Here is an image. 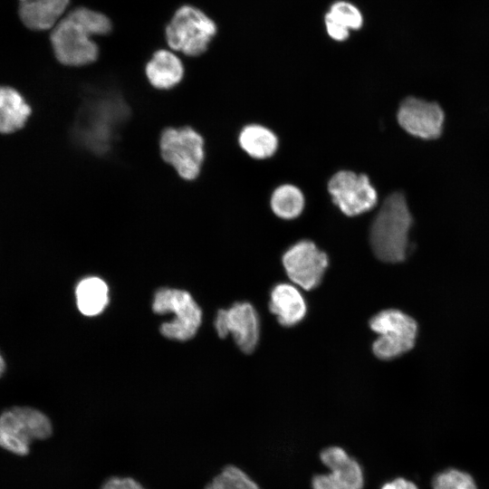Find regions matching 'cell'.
Returning <instances> with one entry per match:
<instances>
[{
	"label": "cell",
	"mask_w": 489,
	"mask_h": 489,
	"mask_svg": "<svg viewBox=\"0 0 489 489\" xmlns=\"http://www.w3.org/2000/svg\"><path fill=\"white\" fill-rule=\"evenodd\" d=\"M111 29L110 19L87 7H77L52 29L50 40L56 59L63 65L80 67L95 62L99 47L92 36L104 35Z\"/></svg>",
	"instance_id": "6da1fadb"
},
{
	"label": "cell",
	"mask_w": 489,
	"mask_h": 489,
	"mask_svg": "<svg viewBox=\"0 0 489 489\" xmlns=\"http://www.w3.org/2000/svg\"><path fill=\"white\" fill-rule=\"evenodd\" d=\"M413 218L405 196L390 194L383 201L369 229V243L375 256L385 263H399L409 249Z\"/></svg>",
	"instance_id": "7a4b0ae2"
},
{
	"label": "cell",
	"mask_w": 489,
	"mask_h": 489,
	"mask_svg": "<svg viewBox=\"0 0 489 489\" xmlns=\"http://www.w3.org/2000/svg\"><path fill=\"white\" fill-rule=\"evenodd\" d=\"M53 432L51 419L30 407H14L0 414V448L16 456H25L37 441Z\"/></svg>",
	"instance_id": "3957f363"
},
{
	"label": "cell",
	"mask_w": 489,
	"mask_h": 489,
	"mask_svg": "<svg viewBox=\"0 0 489 489\" xmlns=\"http://www.w3.org/2000/svg\"><path fill=\"white\" fill-rule=\"evenodd\" d=\"M216 23L202 10L193 5L180 6L165 30L168 47L187 56L204 53L216 34Z\"/></svg>",
	"instance_id": "277c9868"
},
{
	"label": "cell",
	"mask_w": 489,
	"mask_h": 489,
	"mask_svg": "<svg viewBox=\"0 0 489 489\" xmlns=\"http://www.w3.org/2000/svg\"><path fill=\"white\" fill-rule=\"evenodd\" d=\"M158 146L162 159L181 178L191 181L199 176L205 160V140L194 128L183 126L164 129Z\"/></svg>",
	"instance_id": "5b68a950"
},
{
	"label": "cell",
	"mask_w": 489,
	"mask_h": 489,
	"mask_svg": "<svg viewBox=\"0 0 489 489\" xmlns=\"http://www.w3.org/2000/svg\"><path fill=\"white\" fill-rule=\"evenodd\" d=\"M369 327L379 335L372 344V350L380 360L395 359L415 346L417 322L399 310L379 312L370 319Z\"/></svg>",
	"instance_id": "8992f818"
},
{
	"label": "cell",
	"mask_w": 489,
	"mask_h": 489,
	"mask_svg": "<svg viewBox=\"0 0 489 489\" xmlns=\"http://www.w3.org/2000/svg\"><path fill=\"white\" fill-rule=\"evenodd\" d=\"M154 312H173L175 319L162 323L161 333L172 340H187L195 336L202 319V312L189 292L177 289L162 288L156 293L152 303Z\"/></svg>",
	"instance_id": "52a82bcc"
},
{
	"label": "cell",
	"mask_w": 489,
	"mask_h": 489,
	"mask_svg": "<svg viewBox=\"0 0 489 489\" xmlns=\"http://www.w3.org/2000/svg\"><path fill=\"white\" fill-rule=\"evenodd\" d=\"M332 202L346 216H355L371 210L378 194L369 177L350 170L336 172L329 180Z\"/></svg>",
	"instance_id": "ba28073f"
},
{
	"label": "cell",
	"mask_w": 489,
	"mask_h": 489,
	"mask_svg": "<svg viewBox=\"0 0 489 489\" xmlns=\"http://www.w3.org/2000/svg\"><path fill=\"white\" fill-rule=\"evenodd\" d=\"M321 462L329 472L314 475L312 489H363L364 471L360 462L343 447L330 446L320 452Z\"/></svg>",
	"instance_id": "9c48e42d"
},
{
	"label": "cell",
	"mask_w": 489,
	"mask_h": 489,
	"mask_svg": "<svg viewBox=\"0 0 489 489\" xmlns=\"http://www.w3.org/2000/svg\"><path fill=\"white\" fill-rule=\"evenodd\" d=\"M282 262L290 280L305 291L321 283L329 264L327 254L310 240H301L289 247Z\"/></svg>",
	"instance_id": "30bf717a"
},
{
	"label": "cell",
	"mask_w": 489,
	"mask_h": 489,
	"mask_svg": "<svg viewBox=\"0 0 489 489\" xmlns=\"http://www.w3.org/2000/svg\"><path fill=\"white\" fill-rule=\"evenodd\" d=\"M215 327L220 338L231 333L244 353H252L259 340L260 321L254 307L247 302H235L228 309L217 312Z\"/></svg>",
	"instance_id": "8fae6325"
},
{
	"label": "cell",
	"mask_w": 489,
	"mask_h": 489,
	"mask_svg": "<svg viewBox=\"0 0 489 489\" xmlns=\"http://www.w3.org/2000/svg\"><path fill=\"white\" fill-rule=\"evenodd\" d=\"M397 118L400 127L408 133L432 139L441 134L444 111L436 102L408 97L400 104Z\"/></svg>",
	"instance_id": "7c38bea8"
},
{
	"label": "cell",
	"mask_w": 489,
	"mask_h": 489,
	"mask_svg": "<svg viewBox=\"0 0 489 489\" xmlns=\"http://www.w3.org/2000/svg\"><path fill=\"white\" fill-rule=\"evenodd\" d=\"M269 310L281 325L292 327L305 317L307 304L295 285L282 283L274 285L270 292Z\"/></svg>",
	"instance_id": "4fadbf2b"
},
{
	"label": "cell",
	"mask_w": 489,
	"mask_h": 489,
	"mask_svg": "<svg viewBox=\"0 0 489 489\" xmlns=\"http://www.w3.org/2000/svg\"><path fill=\"white\" fill-rule=\"evenodd\" d=\"M145 75L153 88L168 91L183 80L185 67L181 59L173 51L159 49L146 63Z\"/></svg>",
	"instance_id": "5bb4252c"
},
{
	"label": "cell",
	"mask_w": 489,
	"mask_h": 489,
	"mask_svg": "<svg viewBox=\"0 0 489 489\" xmlns=\"http://www.w3.org/2000/svg\"><path fill=\"white\" fill-rule=\"evenodd\" d=\"M70 0H19V16L31 30L53 29L62 19Z\"/></svg>",
	"instance_id": "9a60e30c"
},
{
	"label": "cell",
	"mask_w": 489,
	"mask_h": 489,
	"mask_svg": "<svg viewBox=\"0 0 489 489\" xmlns=\"http://www.w3.org/2000/svg\"><path fill=\"white\" fill-rule=\"evenodd\" d=\"M328 35L338 42L350 37V31L360 30L364 24L360 10L352 3L339 0L332 3L324 15Z\"/></svg>",
	"instance_id": "2e32d148"
},
{
	"label": "cell",
	"mask_w": 489,
	"mask_h": 489,
	"mask_svg": "<svg viewBox=\"0 0 489 489\" xmlns=\"http://www.w3.org/2000/svg\"><path fill=\"white\" fill-rule=\"evenodd\" d=\"M31 111L29 104L16 90L0 87V133L9 134L23 128Z\"/></svg>",
	"instance_id": "e0dca14e"
},
{
	"label": "cell",
	"mask_w": 489,
	"mask_h": 489,
	"mask_svg": "<svg viewBox=\"0 0 489 489\" xmlns=\"http://www.w3.org/2000/svg\"><path fill=\"white\" fill-rule=\"evenodd\" d=\"M238 143L251 158L265 159L276 152L279 140L270 129L259 124H249L241 129Z\"/></svg>",
	"instance_id": "ac0fdd59"
},
{
	"label": "cell",
	"mask_w": 489,
	"mask_h": 489,
	"mask_svg": "<svg viewBox=\"0 0 489 489\" xmlns=\"http://www.w3.org/2000/svg\"><path fill=\"white\" fill-rule=\"evenodd\" d=\"M75 294L78 309L86 316L101 313L108 303L107 284L98 277L82 280L76 287Z\"/></svg>",
	"instance_id": "d6986e66"
},
{
	"label": "cell",
	"mask_w": 489,
	"mask_h": 489,
	"mask_svg": "<svg viewBox=\"0 0 489 489\" xmlns=\"http://www.w3.org/2000/svg\"><path fill=\"white\" fill-rule=\"evenodd\" d=\"M270 205L275 216L282 219L291 220L302 214L305 206V198L299 187L291 184H283L273 190Z\"/></svg>",
	"instance_id": "ffe728a7"
},
{
	"label": "cell",
	"mask_w": 489,
	"mask_h": 489,
	"mask_svg": "<svg viewBox=\"0 0 489 489\" xmlns=\"http://www.w3.org/2000/svg\"><path fill=\"white\" fill-rule=\"evenodd\" d=\"M204 489H262L243 469L226 465L204 487Z\"/></svg>",
	"instance_id": "44dd1931"
},
{
	"label": "cell",
	"mask_w": 489,
	"mask_h": 489,
	"mask_svg": "<svg viewBox=\"0 0 489 489\" xmlns=\"http://www.w3.org/2000/svg\"><path fill=\"white\" fill-rule=\"evenodd\" d=\"M431 484L433 489H477L471 475L455 468H449L436 474Z\"/></svg>",
	"instance_id": "7402d4cb"
},
{
	"label": "cell",
	"mask_w": 489,
	"mask_h": 489,
	"mask_svg": "<svg viewBox=\"0 0 489 489\" xmlns=\"http://www.w3.org/2000/svg\"><path fill=\"white\" fill-rule=\"evenodd\" d=\"M100 489H146L140 482L130 476H110L107 478Z\"/></svg>",
	"instance_id": "603a6c76"
},
{
	"label": "cell",
	"mask_w": 489,
	"mask_h": 489,
	"mask_svg": "<svg viewBox=\"0 0 489 489\" xmlns=\"http://www.w3.org/2000/svg\"><path fill=\"white\" fill-rule=\"evenodd\" d=\"M381 489H418L417 484L403 477H397L385 483Z\"/></svg>",
	"instance_id": "cb8c5ba5"
},
{
	"label": "cell",
	"mask_w": 489,
	"mask_h": 489,
	"mask_svg": "<svg viewBox=\"0 0 489 489\" xmlns=\"http://www.w3.org/2000/svg\"><path fill=\"white\" fill-rule=\"evenodd\" d=\"M5 370V361L2 356L0 355V376L3 374Z\"/></svg>",
	"instance_id": "d4e9b609"
}]
</instances>
